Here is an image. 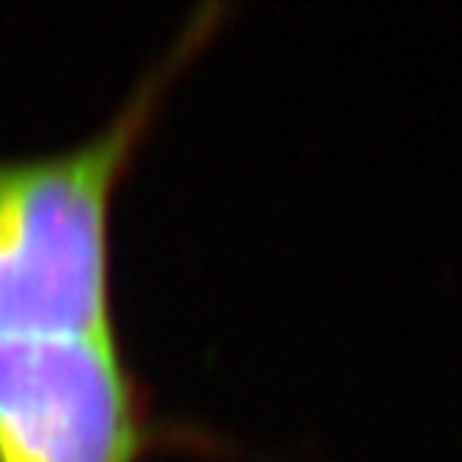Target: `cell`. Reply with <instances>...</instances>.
Returning a JSON list of instances; mask_svg holds the SVG:
<instances>
[{"label":"cell","instance_id":"6da1fadb","mask_svg":"<svg viewBox=\"0 0 462 462\" xmlns=\"http://www.w3.org/2000/svg\"><path fill=\"white\" fill-rule=\"evenodd\" d=\"M151 75L100 132L52 155L0 157V337L120 341L112 200L151 126Z\"/></svg>","mask_w":462,"mask_h":462},{"label":"cell","instance_id":"7a4b0ae2","mask_svg":"<svg viewBox=\"0 0 462 462\" xmlns=\"http://www.w3.org/2000/svg\"><path fill=\"white\" fill-rule=\"evenodd\" d=\"M148 447L120 341L0 337V462H138Z\"/></svg>","mask_w":462,"mask_h":462}]
</instances>
